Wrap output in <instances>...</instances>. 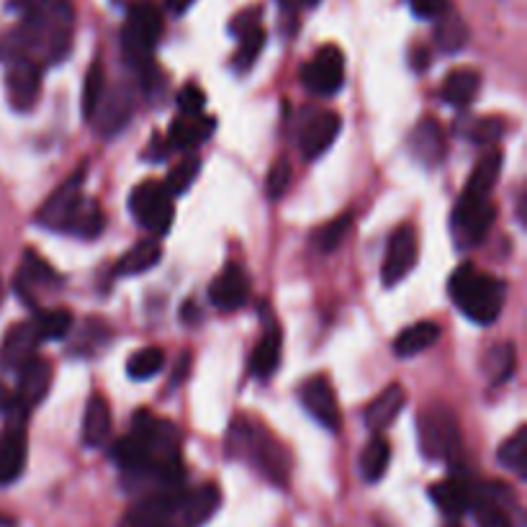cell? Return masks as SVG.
<instances>
[{
	"instance_id": "cell-52",
	"label": "cell",
	"mask_w": 527,
	"mask_h": 527,
	"mask_svg": "<svg viewBox=\"0 0 527 527\" xmlns=\"http://www.w3.org/2000/svg\"><path fill=\"white\" fill-rule=\"evenodd\" d=\"M0 525H11V520H8V517L0 515Z\"/></svg>"
},
{
	"instance_id": "cell-20",
	"label": "cell",
	"mask_w": 527,
	"mask_h": 527,
	"mask_svg": "<svg viewBox=\"0 0 527 527\" xmlns=\"http://www.w3.org/2000/svg\"><path fill=\"white\" fill-rule=\"evenodd\" d=\"M409 152L425 165H438L448 155V144H445L443 126L435 119H420L409 134Z\"/></svg>"
},
{
	"instance_id": "cell-11",
	"label": "cell",
	"mask_w": 527,
	"mask_h": 527,
	"mask_svg": "<svg viewBox=\"0 0 527 527\" xmlns=\"http://www.w3.org/2000/svg\"><path fill=\"white\" fill-rule=\"evenodd\" d=\"M180 494L178 486L173 489H157L150 497L139 499L132 510L126 512L121 527H170V520L180 507Z\"/></svg>"
},
{
	"instance_id": "cell-4",
	"label": "cell",
	"mask_w": 527,
	"mask_h": 527,
	"mask_svg": "<svg viewBox=\"0 0 527 527\" xmlns=\"http://www.w3.org/2000/svg\"><path fill=\"white\" fill-rule=\"evenodd\" d=\"M420 448L430 461L456 463L463 456V435L458 417L445 404H432L417 420Z\"/></svg>"
},
{
	"instance_id": "cell-47",
	"label": "cell",
	"mask_w": 527,
	"mask_h": 527,
	"mask_svg": "<svg viewBox=\"0 0 527 527\" xmlns=\"http://www.w3.org/2000/svg\"><path fill=\"white\" fill-rule=\"evenodd\" d=\"M260 16H263V11H260V8H250V11L240 13V16H237L232 21V34L242 36L245 31H250V29H255V26H260Z\"/></svg>"
},
{
	"instance_id": "cell-2",
	"label": "cell",
	"mask_w": 527,
	"mask_h": 527,
	"mask_svg": "<svg viewBox=\"0 0 527 527\" xmlns=\"http://www.w3.org/2000/svg\"><path fill=\"white\" fill-rule=\"evenodd\" d=\"M227 453L232 458H245L252 468L276 486H286L291 476V453L281 440H276L263 425L250 417H237L229 427Z\"/></svg>"
},
{
	"instance_id": "cell-19",
	"label": "cell",
	"mask_w": 527,
	"mask_h": 527,
	"mask_svg": "<svg viewBox=\"0 0 527 527\" xmlns=\"http://www.w3.org/2000/svg\"><path fill=\"white\" fill-rule=\"evenodd\" d=\"M134 114V93L124 85L103 93V101L98 103L96 114H93V124L103 137H114L129 124Z\"/></svg>"
},
{
	"instance_id": "cell-40",
	"label": "cell",
	"mask_w": 527,
	"mask_h": 527,
	"mask_svg": "<svg viewBox=\"0 0 527 527\" xmlns=\"http://www.w3.org/2000/svg\"><path fill=\"white\" fill-rule=\"evenodd\" d=\"M263 47H265L263 26H255V29L245 31V34L240 36V49L234 54V67H237V70H250V67L255 65V60L260 57V52H263Z\"/></svg>"
},
{
	"instance_id": "cell-34",
	"label": "cell",
	"mask_w": 527,
	"mask_h": 527,
	"mask_svg": "<svg viewBox=\"0 0 527 527\" xmlns=\"http://www.w3.org/2000/svg\"><path fill=\"white\" fill-rule=\"evenodd\" d=\"M499 466L512 471L515 476L525 479L527 476V427H517L510 438L499 445L497 453Z\"/></svg>"
},
{
	"instance_id": "cell-3",
	"label": "cell",
	"mask_w": 527,
	"mask_h": 527,
	"mask_svg": "<svg viewBox=\"0 0 527 527\" xmlns=\"http://www.w3.org/2000/svg\"><path fill=\"white\" fill-rule=\"evenodd\" d=\"M450 299L456 301L461 314H466L471 322L492 324L502 314L507 283L466 263L450 276Z\"/></svg>"
},
{
	"instance_id": "cell-38",
	"label": "cell",
	"mask_w": 527,
	"mask_h": 527,
	"mask_svg": "<svg viewBox=\"0 0 527 527\" xmlns=\"http://www.w3.org/2000/svg\"><path fill=\"white\" fill-rule=\"evenodd\" d=\"M103 93H106V70H103V62L96 60L88 67V75H85V83H83L85 119H93L98 103L103 101Z\"/></svg>"
},
{
	"instance_id": "cell-16",
	"label": "cell",
	"mask_w": 527,
	"mask_h": 527,
	"mask_svg": "<svg viewBox=\"0 0 527 527\" xmlns=\"http://www.w3.org/2000/svg\"><path fill=\"white\" fill-rule=\"evenodd\" d=\"M52 386V366L49 360L39 358L29 360L21 371H18V386L13 394V407L29 414L36 404H42Z\"/></svg>"
},
{
	"instance_id": "cell-15",
	"label": "cell",
	"mask_w": 527,
	"mask_h": 527,
	"mask_svg": "<svg viewBox=\"0 0 527 527\" xmlns=\"http://www.w3.org/2000/svg\"><path fill=\"white\" fill-rule=\"evenodd\" d=\"M39 342H42V335H39L36 322L13 324L0 342V368L18 373L29 360L36 358Z\"/></svg>"
},
{
	"instance_id": "cell-8",
	"label": "cell",
	"mask_w": 527,
	"mask_h": 527,
	"mask_svg": "<svg viewBox=\"0 0 527 527\" xmlns=\"http://www.w3.org/2000/svg\"><path fill=\"white\" fill-rule=\"evenodd\" d=\"M304 88L319 98H330L340 93L345 85V54L335 44H324L301 70Z\"/></svg>"
},
{
	"instance_id": "cell-22",
	"label": "cell",
	"mask_w": 527,
	"mask_h": 527,
	"mask_svg": "<svg viewBox=\"0 0 527 527\" xmlns=\"http://www.w3.org/2000/svg\"><path fill=\"white\" fill-rule=\"evenodd\" d=\"M404 407H407V389H404L402 384H391L389 389L381 391L371 402V407L366 409V425L371 427L376 435H381V432L402 414Z\"/></svg>"
},
{
	"instance_id": "cell-7",
	"label": "cell",
	"mask_w": 527,
	"mask_h": 527,
	"mask_svg": "<svg viewBox=\"0 0 527 527\" xmlns=\"http://www.w3.org/2000/svg\"><path fill=\"white\" fill-rule=\"evenodd\" d=\"M497 219V206L489 198H458L456 211H453V237L458 247H479L492 232V224Z\"/></svg>"
},
{
	"instance_id": "cell-50",
	"label": "cell",
	"mask_w": 527,
	"mask_h": 527,
	"mask_svg": "<svg viewBox=\"0 0 527 527\" xmlns=\"http://www.w3.org/2000/svg\"><path fill=\"white\" fill-rule=\"evenodd\" d=\"M193 3H196V0H168V11L180 16V13H186Z\"/></svg>"
},
{
	"instance_id": "cell-45",
	"label": "cell",
	"mask_w": 527,
	"mask_h": 527,
	"mask_svg": "<svg viewBox=\"0 0 527 527\" xmlns=\"http://www.w3.org/2000/svg\"><path fill=\"white\" fill-rule=\"evenodd\" d=\"M288 183H291V165L286 160H276L268 173V196L281 198L288 191Z\"/></svg>"
},
{
	"instance_id": "cell-26",
	"label": "cell",
	"mask_w": 527,
	"mask_h": 527,
	"mask_svg": "<svg viewBox=\"0 0 527 527\" xmlns=\"http://www.w3.org/2000/svg\"><path fill=\"white\" fill-rule=\"evenodd\" d=\"M111 440V407L106 396L93 394L85 404L83 414V443L88 448H101Z\"/></svg>"
},
{
	"instance_id": "cell-21",
	"label": "cell",
	"mask_w": 527,
	"mask_h": 527,
	"mask_svg": "<svg viewBox=\"0 0 527 527\" xmlns=\"http://www.w3.org/2000/svg\"><path fill=\"white\" fill-rule=\"evenodd\" d=\"M219 504H222V492H219V486L209 481V484H201L193 492L183 494L178 512L188 527H201L214 517Z\"/></svg>"
},
{
	"instance_id": "cell-10",
	"label": "cell",
	"mask_w": 527,
	"mask_h": 527,
	"mask_svg": "<svg viewBox=\"0 0 527 527\" xmlns=\"http://www.w3.org/2000/svg\"><path fill=\"white\" fill-rule=\"evenodd\" d=\"M420 258V237L412 224H402L396 227L389 237V247H386V258L381 265V281L384 286H396L409 276Z\"/></svg>"
},
{
	"instance_id": "cell-36",
	"label": "cell",
	"mask_w": 527,
	"mask_h": 527,
	"mask_svg": "<svg viewBox=\"0 0 527 527\" xmlns=\"http://www.w3.org/2000/svg\"><path fill=\"white\" fill-rule=\"evenodd\" d=\"M350 227H353V214L345 211V214H340L330 224H324L322 229L314 232V247L319 252H335L350 234Z\"/></svg>"
},
{
	"instance_id": "cell-30",
	"label": "cell",
	"mask_w": 527,
	"mask_h": 527,
	"mask_svg": "<svg viewBox=\"0 0 527 527\" xmlns=\"http://www.w3.org/2000/svg\"><path fill=\"white\" fill-rule=\"evenodd\" d=\"M103 227H106V214H103L101 204L93 201V198L83 196L80 198V204L75 206V211H72L65 232L78 234L83 240H93V237H98V234L103 232Z\"/></svg>"
},
{
	"instance_id": "cell-33",
	"label": "cell",
	"mask_w": 527,
	"mask_h": 527,
	"mask_svg": "<svg viewBox=\"0 0 527 527\" xmlns=\"http://www.w3.org/2000/svg\"><path fill=\"white\" fill-rule=\"evenodd\" d=\"M162 260V245L157 240H142L126 252L124 258L119 260L116 270L121 276H139V273H147V270L155 268Z\"/></svg>"
},
{
	"instance_id": "cell-18",
	"label": "cell",
	"mask_w": 527,
	"mask_h": 527,
	"mask_svg": "<svg viewBox=\"0 0 527 527\" xmlns=\"http://www.w3.org/2000/svg\"><path fill=\"white\" fill-rule=\"evenodd\" d=\"M250 276L242 265H227L219 276L211 281L209 299L222 312H237L250 299Z\"/></svg>"
},
{
	"instance_id": "cell-49",
	"label": "cell",
	"mask_w": 527,
	"mask_h": 527,
	"mask_svg": "<svg viewBox=\"0 0 527 527\" xmlns=\"http://www.w3.org/2000/svg\"><path fill=\"white\" fill-rule=\"evenodd\" d=\"M278 3L288 11H301V8H314L319 0H278Z\"/></svg>"
},
{
	"instance_id": "cell-46",
	"label": "cell",
	"mask_w": 527,
	"mask_h": 527,
	"mask_svg": "<svg viewBox=\"0 0 527 527\" xmlns=\"http://www.w3.org/2000/svg\"><path fill=\"white\" fill-rule=\"evenodd\" d=\"M414 16L420 18H440L448 11V0H409Z\"/></svg>"
},
{
	"instance_id": "cell-51",
	"label": "cell",
	"mask_w": 527,
	"mask_h": 527,
	"mask_svg": "<svg viewBox=\"0 0 527 527\" xmlns=\"http://www.w3.org/2000/svg\"><path fill=\"white\" fill-rule=\"evenodd\" d=\"M11 404H13V394L6 389V386L0 384V412H8Z\"/></svg>"
},
{
	"instance_id": "cell-43",
	"label": "cell",
	"mask_w": 527,
	"mask_h": 527,
	"mask_svg": "<svg viewBox=\"0 0 527 527\" xmlns=\"http://www.w3.org/2000/svg\"><path fill=\"white\" fill-rule=\"evenodd\" d=\"M468 139L479 147L484 144H494L504 137V121L502 119H476L468 126Z\"/></svg>"
},
{
	"instance_id": "cell-48",
	"label": "cell",
	"mask_w": 527,
	"mask_h": 527,
	"mask_svg": "<svg viewBox=\"0 0 527 527\" xmlns=\"http://www.w3.org/2000/svg\"><path fill=\"white\" fill-rule=\"evenodd\" d=\"M52 0H13V6L18 8V11L24 13V16H29V13H36L42 11V8H47Z\"/></svg>"
},
{
	"instance_id": "cell-29",
	"label": "cell",
	"mask_w": 527,
	"mask_h": 527,
	"mask_svg": "<svg viewBox=\"0 0 527 527\" xmlns=\"http://www.w3.org/2000/svg\"><path fill=\"white\" fill-rule=\"evenodd\" d=\"M440 340V327L435 322H417L399 332L394 340V353L399 358H414V355L430 350Z\"/></svg>"
},
{
	"instance_id": "cell-12",
	"label": "cell",
	"mask_w": 527,
	"mask_h": 527,
	"mask_svg": "<svg viewBox=\"0 0 527 527\" xmlns=\"http://www.w3.org/2000/svg\"><path fill=\"white\" fill-rule=\"evenodd\" d=\"M8 103L16 111H31L42 96V65L16 57L8 62L6 70Z\"/></svg>"
},
{
	"instance_id": "cell-44",
	"label": "cell",
	"mask_w": 527,
	"mask_h": 527,
	"mask_svg": "<svg viewBox=\"0 0 527 527\" xmlns=\"http://www.w3.org/2000/svg\"><path fill=\"white\" fill-rule=\"evenodd\" d=\"M206 106V93L198 85L188 83L180 88L178 93V111L183 114V119H196V116L204 114Z\"/></svg>"
},
{
	"instance_id": "cell-37",
	"label": "cell",
	"mask_w": 527,
	"mask_h": 527,
	"mask_svg": "<svg viewBox=\"0 0 527 527\" xmlns=\"http://www.w3.org/2000/svg\"><path fill=\"white\" fill-rule=\"evenodd\" d=\"M162 366H165V353H162V348L150 345V348H142L139 353H134L132 358H129L126 373H129L134 381H147V378L157 376V373L162 371Z\"/></svg>"
},
{
	"instance_id": "cell-14",
	"label": "cell",
	"mask_w": 527,
	"mask_h": 527,
	"mask_svg": "<svg viewBox=\"0 0 527 527\" xmlns=\"http://www.w3.org/2000/svg\"><path fill=\"white\" fill-rule=\"evenodd\" d=\"M83 180H85V168H80L78 173L70 175V178L62 183L52 196L44 201V206L36 214V222L47 229H57V232H65L67 222H70L72 211L80 204L83 193Z\"/></svg>"
},
{
	"instance_id": "cell-9",
	"label": "cell",
	"mask_w": 527,
	"mask_h": 527,
	"mask_svg": "<svg viewBox=\"0 0 527 527\" xmlns=\"http://www.w3.org/2000/svg\"><path fill=\"white\" fill-rule=\"evenodd\" d=\"M8 425L0 435V484H13L24 474L26 456H29V440H26V417L11 404L8 409Z\"/></svg>"
},
{
	"instance_id": "cell-41",
	"label": "cell",
	"mask_w": 527,
	"mask_h": 527,
	"mask_svg": "<svg viewBox=\"0 0 527 527\" xmlns=\"http://www.w3.org/2000/svg\"><path fill=\"white\" fill-rule=\"evenodd\" d=\"M198 170H201V160L198 157H186L183 162H178L175 168H170L168 178L162 186L168 188L170 196H180V193H186L188 188L193 186V180H196Z\"/></svg>"
},
{
	"instance_id": "cell-42",
	"label": "cell",
	"mask_w": 527,
	"mask_h": 527,
	"mask_svg": "<svg viewBox=\"0 0 527 527\" xmlns=\"http://www.w3.org/2000/svg\"><path fill=\"white\" fill-rule=\"evenodd\" d=\"M42 340H62L72 330V314L67 309H49L36 322Z\"/></svg>"
},
{
	"instance_id": "cell-6",
	"label": "cell",
	"mask_w": 527,
	"mask_h": 527,
	"mask_svg": "<svg viewBox=\"0 0 527 527\" xmlns=\"http://www.w3.org/2000/svg\"><path fill=\"white\" fill-rule=\"evenodd\" d=\"M129 209H132L134 219L144 229H150L152 234L168 232L175 216L173 196L157 180H144L134 188L132 198H129Z\"/></svg>"
},
{
	"instance_id": "cell-27",
	"label": "cell",
	"mask_w": 527,
	"mask_h": 527,
	"mask_svg": "<svg viewBox=\"0 0 527 527\" xmlns=\"http://www.w3.org/2000/svg\"><path fill=\"white\" fill-rule=\"evenodd\" d=\"M499 175H502V152L489 150L479 162H476V168L471 170V175H468L463 196L489 198L492 196L494 186H497Z\"/></svg>"
},
{
	"instance_id": "cell-17",
	"label": "cell",
	"mask_w": 527,
	"mask_h": 527,
	"mask_svg": "<svg viewBox=\"0 0 527 527\" xmlns=\"http://www.w3.org/2000/svg\"><path fill=\"white\" fill-rule=\"evenodd\" d=\"M342 129V119L335 111H317L312 119H306L299 132V152L304 160H317L330 150Z\"/></svg>"
},
{
	"instance_id": "cell-1",
	"label": "cell",
	"mask_w": 527,
	"mask_h": 527,
	"mask_svg": "<svg viewBox=\"0 0 527 527\" xmlns=\"http://www.w3.org/2000/svg\"><path fill=\"white\" fill-rule=\"evenodd\" d=\"M144 458V471L160 484V489H173L183 481V450H180V432L170 420H162L150 412H137L132 420V432Z\"/></svg>"
},
{
	"instance_id": "cell-32",
	"label": "cell",
	"mask_w": 527,
	"mask_h": 527,
	"mask_svg": "<svg viewBox=\"0 0 527 527\" xmlns=\"http://www.w3.org/2000/svg\"><path fill=\"white\" fill-rule=\"evenodd\" d=\"M278 360H281V330L278 327H270L260 342L255 345V353L250 358V371L252 376L268 378L276 373Z\"/></svg>"
},
{
	"instance_id": "cell-53",
	"label": "cell",
	"mask_w": 527,
	"mask_h": 527,
	"mask_svg": "<svg viewBox=\"0 0 527 527\" xmlns=\"http://www.w3.org/2000/svg\"><path fill=\"white\" fill-rule=\"evenodd\" d=\"M3 296H6V288H3V281H0V301H3Z\"/></svg>"
},
{
	"instance_id": "cell-31",
	"label": "cell",
	"mask_w": 527,
	"mask_h": 527,
	"mask_svg": "<svg viewBox=\"0 0 527 527\" xmlns=\"http://www.w3.org/2000/svg\"><path fill=\"white\" fill-rule=\"evenodd\" d=\"M391 463V443L384 435H376V438L368 440V445L360 453V476L368 481V484H376L386 476Z\"/></svg>"
},
{
	"instance_id": "cell-23",
	"label": "cell",
	"mask_w": 527,
	"mask_h": 527,
	"mask_svg": "<svg viewBox=\"0 0 527 527\" xmlns=\"http://www.w3.org/2000/svg\"><path fill=\"white\" fill-rule=\"evenodd\" d=\"M504 492L507 489L502 484H489L484 489H474L471 510H474L479 527H512L510 515H507L502 504Z\"/></svg>"
},
{
	"instance_id": "cell-24",
	"label": "cell",
	"mask_w": 527,
	"mask_h": 527,
	"mask_svg": "<svg viewBox=\"0 0 527 527\" xmlns=\"http://www.w3.org/2000/svg\"><path fill=\"white\" fill-rule=\"evenodd\" d=\"M481 90V72L474 67H458V70L448 72V78L443 80L440 96L445 103L456 108H466L476 101Z\"/></svg>"
},
{
	"instance_id": "cell-28",
	"label": "cell",
	"mask_w": 527,
	"mask_h": 527,
	"mask_svg": "<svg viewBox=\"0 0 527 527\" xmlns=\"http://www.w3.org/2000/svg\"><path fill=\"white\" fill-rule=\"evenodd\" d=\"M214 126L216 121L214 119H201V116H196V119H175V124L170 126V134H168V150H193V147H198V144H204L206 139L214 134Z\"/></svg>"
},
{
	"instance_id": "cell-25",
	"label": "cell",
	"mask_w": 527,
	"mask_h": 527,
	"mask_svg": "<svg viewBox=\"0 0 527 527\" xmlns=\"http://www.w3.org/2000/svg\"><path fill=\"white\" fill-rule=\"evenodd\" d=\"M430 497L438 504L440 512H445L448 517H461L474 504V486L466 484L463 479H445L432 486Z\"/></svg>"
},
{
	"instance_id": "cell-39",
	"label": "cell",
	"mask_w": 527,
	"mask_h": 527,
	"mask_svg": "<svg viewBox=\"0 0 527 527\" xmlns=\"http://www.w3.org/2000/svg\"><path fill=\"white\" fill-rule=\"evenodd\" d=\"M515 345L512 342H502L497 348L492 350V355L486 358V373L492 378V384H504V381H510L512 373H515Z\"/></svg>"
},
{
	"instance_id": "cell-13",
	"label": "cell",
	"mask_w": 527,
	"mask_h": 527,
	"mask_svg": "<svg viewBox=\"0 0 527 527\" xmlns=\"http://www.w3.org/2000/svg\"><path fill=\"white\" fill-rule=\"evenodd\" d=\"M299 399L304 404V409L312 414L314 420L322 427H327L330 432H337L342 425V414L337 407V396L332 389V381L327 376H312L306 378L299 389Z\"/></svg>"
},
{
	"instance_id": "cell-5",
	"label": "cell",
	"mask_w": 527,
	"mask_h": 527,
	"mask_svg": "<svg viewBox=\"0 0 527 527\" xmlns=\"http://www.w3.org/2000/svg\"><path fill=\"white\" fill-rule=\"evenodd\" d=\"M162 36V13L152 3H137L129 8L121 29V44H124L126 60L132 65H150L152 52Z\"/></svg>"
},
{
	"instance_id": "cell-35",
	"label": "cell",
	"mask_w": 527,
	"mask_h": 527,
	"mask_svg": "<svg viewBox=\"0 0 527 527\" xmlns=\"http://www.w3.org/2000/svg\"><path fill=\"white\" fill-rule=\"evenodd\" d=\"M435 39H438V47L443 52H458V49L466 47L468 29L463 24V18L453 11H445L438 21V29H435Z\"/></svg>"
}]
</instances>
